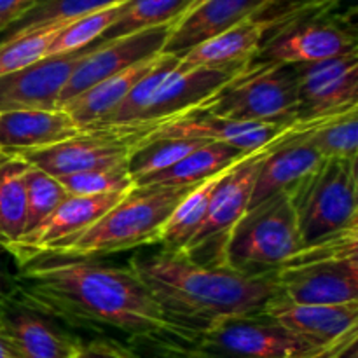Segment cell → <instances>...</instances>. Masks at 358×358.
<instances>
[{
  "instance_id": "6da1fadb",
  "label": "cell",
  "mask_w": 358,
  "mask_h": 358,
  "mask_svg": "<svg viewBox=\"0 0 358 358\" xmlns=\"http://www.w3.org/2000/svg\"><path fill=\"white\" fill-rule=\"evenodd\" d=\"M14 301L69 327L145 343L168 358H189L198 341L164 317L129 266L37 257L17 266Z\"/></svg>"
},
{
  "instance_id": "7a4b0ae2",
  "label": "cell",
  "mask_w": 358,
  "mask_h": 358,
  "mask_svg": "<svg viewBox=\"0 0 358 358\" xmlns=\"http://www.w3.org/2000/svg\"><path fill=\"white\" fill-rule=\"evenodd\" d=\"M129 268L164 317L194 338L227 320L259 317L278 296L275 273L241 275L229 268L199 264L180 252L136 255Z\"/></svg>"
},
{
  "instance_id": "3957f363",
  "label": "cell",
  "mask_w": 358,
  "mask_h": 358,
  "mask_svg": "<svg viewBox=\"0 0 358 358\" xmlns=\"http://www.w3.org/2000/svg\"><path fill=\"white\" fill-rule=\"evenodd\" d=\"M191 189L135 185L93 226L49 245L37 257L94 259L157 243L166 219Z\"/></svg>"
},
{
  "instance_id": "277c9868",
  "label": "cell",
  "mask_w": 358,
  "mask_h": 358,
  "mask_svg": "<svg viewBox=\"0 0 358 358\" xmlns=\"http://www.w3.org/2000/svg\"><path fill=\"white\" fill-rule=\"evenodd\" d=\"M247 65L185 66L178 56L161 52L156 66L96 128L152 129L159 122L205 103Z\"/></svg>"
},
{
  "instance_id": "5b68a950",
  "label": "cell",
  "mask_w": 358,
  "mask_h": 358,
  "mask_svg": "<svg viewBox=\"0 0 358 358\" xmlns=\"http://www.w3.org/2000/svg\"><path fill=\"white\" fill-rule=\"evenodd\" d=\"M275 282L290 303H358V227L304 245L276 269Z\"/></svg>"
},
{
  "instance_id": "8992f818",
  "label": "cell",
  "mask_w": 358,
  "mask_h": 358,
  "mask_svg": "<svg viewBox=\"0 0 358 358\" xmlns=\"http://www.w3.org/2000/svg\"><path fill=\"white\" fill-rule=\"evenodd\" d=\"M290 194L280 192L252 206L231 231L222 268L248 276L273 275L303 248Z\"/></svg>"
},
{
  "instance_id": "52a82bcc",
  "label": "cell",
  "mask_w": 358,
  "mask_h": 358,
  "mask_svg": "<svg viewBox=\"0 0 358 358\" xmlns=\"http://www.w3.org/2000/svg\"><path fill=\"white\" fill-rule=\"evenodd\" d=\"M199 108L233 121L296 124L299 117L296 66L252 59Z\"/></svg>"
},
{
  "instance_id": "ba28073f",
  "label": "cell",
  "mask_w": 358,
  "mask_h": 358,
  "mask_svg": "<svg viewBox=\"0 0 358 358\" xmlns=\"http://www.w3.org/2000/svg\"><path fill=\"white\" fill-rule=\"evenodd\" d=\"M289 194L304 245L358 227L357 159H322Z\"/></svg>"
},
{
  "instance_id": "9c48e42d",
  "label": "cell",
  "mask_w": 358,
  "mask_h": 358,
  "mask_svg": "<svg viewBox=\"0 0 358 358\" xmlns=\"http://www.w3.org/2000/svg\"><path fill=\"white\" fill-rule=\"evenodd\" d=\"M271 143L248 154L222 175L210 199L208 212L201 227L189 241L187 247L180 250V254L199 264L220 266L222 250L231 231L250 206L252 189L257 177L259 164Z\"/></svg>"
},
{
  "instance_id": "30bf717a",
  "label": "cell",
  "mask_w": 358,
  "mask_h": 358,
  "mask_svg": "<svg viewBox=\"0 0 358 358\" xmlns=\"http://www.w3.org/2000/svg\"><path fill=\"white\" fill-rule=\"evenodd\" d=\"M329 348H317L269 318L247 317L199 336L189 358H315Z\"/></svg>"
},
{
  "instance_id": "8fae6325",
  "label": "cell",
  "mask_w": 358,
  "mask_h": 358,
  "mask_svg": "<svg viewBox=\"0 0 358 358\" xmlns=\"http://www.w3.org/2000/svg\"><path fill=\"white\" fill-rule=\"evenodd\" d=\"M150 128H96L80 131L62 143L20 156L51 177L128 164Z\"/></svg>"
},
{
  "instance_id": "7c38bea8",
  "label": "cell",
  "mask_w": 358,
  "mask_h": 358,
  "mask_svg": "<svg viewBox=\"0 0 358 358\" xmlns=\"http://www.w3.org/2000/svg\"><path fill=\"white\" fill-rule=\"evenodd\" d=\"M357 51V35L341 21L322 20L320 14L301 17L268 35L255 62L308 65Z\"/></svg>"
},
{
  "instance_id": "4fadbf2b",
  "label": "cell",
  "mask_w": 358,
  "mask_h": 358,
  "mask_svg": "<svg viewBox=\"0 0 358 358\" xmlns=\"http://www.w3.org/2000/svg\"><path fill=\"white\" fill-rule=\"evenodd\" d=\"M171 27L173 24H161V27L122 35L112 41L94 42L87 48L86 55L79 59V63L73 66L69 83L65 84L59 94L58 107L100 80L163 52Z\"/></svg>"
},
{
  "instance_id": "5bb4252c",
  "label": "cell",
  "mask_w": 358,
  "mask_h": 358,
  "mask_svg": "<svg viewBox=\"0 0 358 358\" xmlns=\"http://www.w3.org/2000/svg\"><path fill=\"white\" fill-rule=\"evenodd\" d=\"M294 66L299 94L297 122L318 121L358 107V51Z\"/></svg>"
},
{
  "instance_id": "9a60e30c",
  "label": "cell",
  "mask_w": 358,
  "mask_h": 358,
  "mask_svg": "<svg viewBox=\"0 0 358 358\" xmlns=\"http://www.w3.org/2000/svg\"><path fill=\"white\" fill-rule=\"evenodd\" d=\"M294 124H271V122H243L219 117L199 107L184 112L154 126L143 138L142 145L154 140L189 138L201 142H217L234 147L241 152H255L275 142L289 131Z\"/></svg>"
},
{
  "instance_id": "2e32d148",
  "label": "cell",
  "mask_w": 358,
  "mask_h": 358,
  "mask_svg": "<svg viewBox=\"0 0 358 358\" xmlns=\"http://www.w3.org/2000/svg\"><path fill=\"white\" fill-rule=\"evenodd\" d=\"M86 49L48 56L34 65L0 77V114L58 108L59 94Z\"/></svg>"
},
{
  "instance_id": "e0dca14e",
  "label": "cell",
  "mask_w": 358,
  "mask_h": 358,
  "mask_svg": "<svg viewBox=\"0 0 358 358\" xmlns=\"http://www.w3.org/2000/svg\"><path fill=\"white\" fill-rule=\"evenodd\" d=\"M259 317L276 322L317 348H329L358 332V303L296 304L278 292Z\"/></svg>"
},
{
  "instance_id": "ac0fdd59",
  "label": "cell",
  "mask_w": 358,
  "mask_h": 358,
  "mask_svg": "<svg viewBox=\"0 0 358 358\" xmlns=\"http://www.w3.org/2000/svg\"><path fill=\"white\" fill-rule=\"evenodd\" d=\"M124 194L126 192L105 196L69 194L37 229L21 238L17 243L6 247V250L14 259L16 266L34 261L49 245L77 236L90 226H93L112 206L117 205Z\"/></svg>"
},
{
  "instance_id": "d6986e66",
  "label": "cell",
  "mask_w": 358,
  "mask_h": 358,
  "mask_svg": "<svg viewBox=\"0 0 358 358\" xmlns=\"http://www.w3.org/2000/svg\"><path fill=\"white\" fill-rule=\"evenodd\" d=\"M322 159L324 157L308 140L303 124L296 122L289 131L271 143L262 157L248 208L280 192L290 191L297 182L315 170Z\"/></svg>"
},
{
  "instance_id": "ffe728a7",
  "label": "cell",
  "mask_w": 358,
  "mask_h": 358,
  "mask_svg": "<svg viewBox=\"0 0 358 358\" xmlns=\"http://www.w3.org/2000/svg\"><path fill=\"white\" fill-rule=\"evenodd\" d=\"M273 0H199L175 21L164 42V55L182 58L196 45L261 14Z\"/></svg>"
},
{
  "instance_id": "44dd1931",
  "label": "cell",
  "mask_w": 358,
  "mask_h": 358,
  "mask_svg": "<svg viewBox=\"0 0 358 358\" xmlns=\"http://www.w3.org/2000/svg\"><path fill=\"white\" fill-rule=\"evenodd\" d=\"M0 331L23 358H72L79 343L58 322L17 301L0 310Z\"/></svg>"
},
{
  "instance_id": "7402d4cb",
  "label": "cell",
  "mask_w": 358,
  "mask_h": 358,
  "mask_svg": "<svg viewBox=\"0 0 358 358\" xmlns=\"http://www.w3.org/2000/svg\"><path fill=\"white\" fill-rule=\"evenodd\" d=\"M62 108L51 110H17L0 114V156H23L62 143L79 135Z\"/></svg>"
},
{
  "instance_id": "603a6c76",
  "label": "cell",
  "mask_w": 358,
  "mask_h": 358,
  "mask_svg": "<svg viewBox=\"0 0 358 358\" xmlns=\"http://www.w3.org/2000/svg\"><path fill=\"white\" fill-rule=\"evenodd\" d=\"M276 30V21L261 13L241 21L224 34L196 45L180 58L185 66H240L257 56L268 35Z\"/></svg>"
},
{
  "instance_id": "cb8c5ba5",
  "label": "cell",
  "mask_w": 358,
  "mask_h": 358,
  "mask_svg": "<svg viewBox=\"0 0 358 358\" xmlns=\"http://www.w3.org/2000/svg\"><path fill=\"white\" fill-rule=\"evenodd\" d=\"M159 56L161 52L100 80L58 108L69 114V117L72 119L73 124L80 131L96 128L124 101V98L131 93L133 87L156 66V63L159 62Z\"/></svg>"
},
{
  "instance_id": "d4e9b609",
  "label": "cell",
  "mask_w": 358,
  "mask_h": 358,
  "mask_svg": "<svg viewBox=\"0 0 358 358\" xmlns=\"http://www.w3.org/2000/svg\"><path fill=\"white\" fill-rule=\"evenodd\" d=\"M252 154V152H250ZM247 152L226 145V143L206 142L201 147L185 156L180 163L171 166L170 170L149 178L142 185H166V187H194L215 175L222 173L227 168L236 164Z\"/></svg>"
},
{
  "instance_id": "484cf974",
  "label": "cell",
  "mask_w": 358,
  "mask_h": 358,
  "mask_svg": "<svg viewBox=\"0 0 358 358\" xmlns=\"http://www.w3.org/2000/svg\"><path fill=\"white\" fill-rule=\"evenodd\" d=\"M16 156H0V245L17 243L27 233V171Z\"/></svg>"
},
{
  "instance_id": "4316f807",
  "label": "cell",
  "mask_w": 358,
  "mask_h": 358,
  "mask_svg": "<svg viewBox=\"0 0 358 358\" xmlns=\"http://www.w3.org/2000/svg\"><path fill=\"white\" fill-rule=\"evenodd\" d=\"M226 171L201 182V184L194 185L178 201V205L175 206L173 212L170 213V217L164 222L159 234V240H157V243L163 245V250L180 252L187 247L189 241L194 238V234L201 227L206 212H208L210 199H212L213 191H215L217 184H219V180L222 178V175Z\"/></svg>"
},
{
  "instance_id": "83f0119b",
  "label": "cell",
  "mask_w": 358,
  "mask_h": 358,
  "mask_svg": "<svg viewBox=\"0 0 358 358\" xmlns=\"http://www.w3.org/2000/svg\"><path fill=\"white\" fill-rule=\"evenodd\" d=\"M199 0H128L100 41H112L145 28L173 24Z\"/></svg>"
},
{
  "instance_id": "f1b7e54d",
  "label": "cell",
  "mask_w": 358,
  "mask_h": 358,
  "mask_svg": "<svg viewBox=\"0 0 358 358\" xmlns=\"http://www.w3.org/2000/svg\"><path fill=\"white\" fill-rule=\"evenodd\" d=\"M299 124L324 159H357L358 107Z\"/></svg>"
},
{
  "instance_id": "f546056e",
  "label": "cell",
  "mask_w": 358,
  "mask_h": 358,
  "mask_svg": "<svg viewBox=\"0 0 358 358\" xmlns=\"http://www.w3.org/2000/svg\"><path fill=\"white\" fill-rule=\"evenodd\" d=\"M124 2L128 0H35L34 6L0 35V41L31 34V31L41 30L49 24L73 21L86 14L108 9V7Z\"/></svg>"
},
{
  "instance_id": "4dcf8cb0",
  "label": "cell",
  "mask_w": 358,
  "mask_h": 358,
  "mask_svg": "<svg viewBox=\"0 0 358 358\" xmlns=\"http://www.w3.org/2000/svg\"><path fill=\"white\" fill-rule=\"evenodd\" d=\"M203 143L206 142L189 138H164L143 143L129 156V175H131L135 185L145 184L149 178L180 163L185 156L194 152Z\"/></svg>"
},
{
  "instance_id": "1f68e13d",
  "label": "cell",
  "mask_w": 358,
  "mask_h": 358,
  "mask_svg": "<svg viewBox=\"0 0 358 358\" xmlns=\"http://www.w3.org/2000/svg\"><path fill=\"white\" fill-rule=\"evenodd\" d=\"M69 23L72 21L49 24V27L35 30L31 34L20 35V37L2 38L0 41V77L27 69V66L44 59L56 35Z\"/></svg>"
},
{
  "instance_id": "d6a6232c",
  "label": "cell",
  "mask_w": 358,
  "mask_h": 358,
  "mask_svg": "<svg viewBox=\"0 0 358 358\" xmlns=\"http://www.w3.org/2000/svg\"><path fill=\"white\" fill-rule=\"evenodd\" d=\"M122 3L114 7H108V9L96 10V13L86 14V16H80L77 20H73L72 23L66 24L56 38L52 41V44L49 45L48 56H59V55H69V52L80 51V49H86L90 45H93L94 42H98L101 38V35L112 27V23L117 17L119 10H121ZM45 56V58H48Z\"/></svg>"
},
{
  "instance_id": "836d02e7",
  "label": "cell",
  "mask_w": 358,
  "mask_h": 358,
  "mask_svg": "<svg viewBox=\"0 0 358 358\" xmlns=\"http://www.w3.org/2000/svg\"><path fill=\"white\" fill-rule=\"evenodd\" d=\"M58 182L70 196L119 194V192H128L135 187V182L128 171V164L65 175V177H58Z\"/></svg>"
},
{
  "instance_id": "e575fe53",
  "label": "cell",
  "mask_w": 358,
  "mask_h": 358,
  "mask_svg": "<svg viewBox=\"0 0 358 358\" xmlns=\"http://www.w3.org/2000/svg\"><path fill=\"white\" fill-rule=\"evenodd\" d=\"M66 191L59 184L58 178L51 177L45 171L35 166H28L27 171V236L37 229L66 198Z\"/></svg>"
},
{
  "instance_id": "d590c367",
  "label": "cell",
  "mask_w": 358,
  "mask_h": 358,
  "mask_svg": "<svg viewBox=\"0 0 358 358\" xmlns=\"http://www.w3.org/2000/svg\"><path fill=\"white\" fill-rule=\"evenodd\" d=\"M72 358H138L131 350L122 346L112 338L93 339V341H79Z\"/></svg>"
},
{
  "instance_id": "8d00e7d4",
  "label": "cell",
  "mask_w": 358,
  "mask_h": 358,
  "mask_svg": "<svg viewBox=\"0 0 358 358\" xmlns=\"http://www.w3.org/2000/svg\"><path fill=\"white\" fill-rule=\"evenodd\" d=\"M10 254L0 245V310L13 303L17 294V269L13 271L9 266Z\"/></svg>"
},
{
  "instance_id": "74e56055",
  "label": "cell",
  "mask_w": 358,
  "mask_h": 358,
  "mask_svg": "<svg viewBox=\"0 0 358 358\" xmlns=\"http://www.w3.org/2000/svg\"><path fill=\"white\" fill-rule=\"evenodd\" d=\"M35 0H0V35L13 23H16Z\"/></svg>"
},
{
  "instance_id": "f35d334b",
  "label": "cell",
  "mask_w": 358,
  "mask_h": 358,
  "mask_svg": "<svg viewBox=\"0 0 358 358\" xmlns=\"http://www.w3.org/2000/svg\"><path fill=\"white\" fill-rule=\"evenodd\" d=\"M357 336H358V332H355V334H350L348 338L343 339V341L336 346L334 352L331 353V357L329 358H358Z\"/></svg>"
},
{
  "instance_id": "ab89813d",
  "label": "cell",
  "mask_w": 358,
  "mask_h": 358,
  "mask_svg": "<svg viewBox=\"0 0 358 358\" xmlns=\"http://www.w3.org/2000/svg\"><path fill=\"white\" fill-rule=\"evenodd\" d=\"M0 358H23L2 331H0Z\"/></svg>"
},
{
  "instance_id": "60d3db41",
  "label": "cell",
  "mask_w": 358,
  "mask_h": 358,
  "mask_svg": "<svg viewBox=\"0 0 358 358\" xmlns=\"http://www.w3.org/2000/svg\"><path fill=\"white\" fill-rule=\"evenodd\" d=\"M353 334H355V332H353ZM346 338H348V336H346ZM341 341H343V339H341ZM341 341H339V343H341ZM339 343H336V345H334V346H331V348H329L327 352H324V353H322V355H318V357H315V358H329V357H331V353L334 352L336 346L339 345Z\"/></svg>"
},
{
  "instance_id": "b9f144b4",
  "label": "cell",
  "mask_w": 358,
  "mask_h": 358,
  "mask_svg": "<svg viewBox=\"0 0 358 358\" xmlns=\"http://www.w3.org/2000/svg\"><path fill=\"white\" fill-rule=\"evenodd\" d=\"M159 358H168V357H163V355H161V357H159Z\"/></svg>"
}]
</instances>
